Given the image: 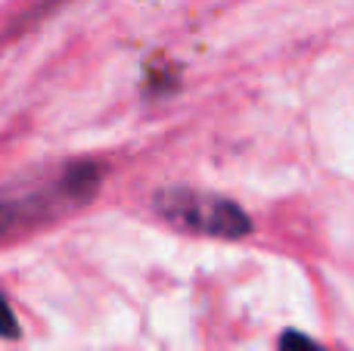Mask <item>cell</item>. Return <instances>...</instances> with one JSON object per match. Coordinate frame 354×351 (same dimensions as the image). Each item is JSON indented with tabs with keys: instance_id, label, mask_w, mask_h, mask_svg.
Instances as JSON below:
<instances>
[{
	"instance_id": "obj_1",
	"label": "cell",
	"mask_w": 354,
	"mask_h": 351,
	"mask_svg": "<svg viewBox=\"0 0 354 351\" xmlns=\"http://www.w3.org/2000/svg\"><path fill=\"white\" fill-rule=\"evenodd\" d=\"M103 171L100 165L81 162L59 174L56 180L41 187H25V190L0 193V240L16 236L22 230H31L37 224L59 218L62 211L78 209L97 193Z\"/></svg>"
},
{
	"instance_id": "obj_2",
	"label": "cell",
	"mask_w": 354,
	"mask_h": 351,
	"mask_svg": "<svg viewBox=\"0 0 354 351\" xmlns=\"http://www.w3.org/2000/svg\"><path fill=\"white\" fill-rule=\"evenodd\" d=\"M153 209L171 227L214 240H243L252 234V221L233 199L202 190H165L153 199Z\"/></svg>"
},
{
	"instance_id": "obj_3",
	"label": "cell",
	"mask_w": 354,
	"mask_h": 351,
	"mask_svg": "<svg viewBox=\"0 0 354 351\" xmlns=\"http://www.w3.org/2000/svg\"><path fill=\"white\" fill-rule=\"evenodd\" d=\"M280 351H326V348H320L317 342L301 336V333H286L280 339Z\"/></svg>"
},
{
	"instance_id": "obj_4",
	"label": "cell",
	"mask_w": 354,
	"mask_h": 351,
	"mask_svg": "<svg viewBox=\"0 0 354 351\" xmlns=\"http://www.w3.org/2000/svg\"><path fill=\"white\" fill-rule=\"evenodd\" d=\"M0 336H3V339H16L19 336V323H16V317H12V308L3 296H0Z\"/></svg>"
}]
</instances>
